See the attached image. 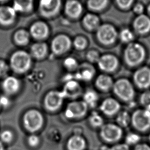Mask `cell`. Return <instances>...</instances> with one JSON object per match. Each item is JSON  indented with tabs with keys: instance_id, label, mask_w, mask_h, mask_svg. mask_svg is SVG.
Segmentation results:
<instances>
[{
	"instance_id": "cell-24",
	"label": "cell",
	"mask_w": 150,
	"mask_h": 150,
	"mask_svg": "<svg viewBox=\"0 0 150 150\" xmlns=\"http://www.w3.org/2000/svg\"><path fill=\"white\" fill-rule=\"evenodd\" d=\"M87 122L91 128L98 130H99L105 124L102 115L96 111H92L90 113L87 119Z\"/></svg>"
},
{
	"instance_id": "cell-44",
	"label": "cell",
	"mask_w": 150,
	"mask_h": 150,
	"mask_svg": "<svg viewBox=\"0 0 150 150\" xmlns=\"http://www.w3.org/2000/svg\"><path fill=\"white\" fill-rule=\"evenodd\" d=\"M133 150H150V144L145 142H140L134 147Z\"/></svg>"
},
{
	"instance_id": "cell-7",
	"label": "cell",
	"mask_w": 150,
	"mask_h": 150,
	"mask_svg": "<svg viewBox=\"0 0 150 150\" xmlns=\"http://www.w3.org/2000/svg\"><path fill=\"white\" fill-rule=\"evenodd\" d=\"M10 66L16 73H23L26 72L31 66V55L24 51H17L10 57Z\"/></svg>"
},
{
	"instance_id": "cell-22",
	"label": "cell",
	"mask_w": 150,
	"mask_h": 150,
	"mask_svg": "<svg viewBox=\"0 0 150 150\" xmlns=\"http://www.w3.org/2000/svg\"><path fill=\"white\" fill-rule=\"evenodd\" d=\"M49 27L43 22H37L33 24L30 28V33L34 38L41 40L49 35Z\"/></svg>"
},
{
	"instance_id": "cell-31",
	"label": "cell",
	"mask_w": 150,
	"mask_h": 150,
	"mask_svg": "<svg viewBox=\"0 0 150 150\" xmlns=\"http://www.w3.org/2000/svg\"><path fill=\"white\" fill-rule=\"evenodd\" d=\"M118 38L120 41L124 44H129L134 42L135 38V33L133 30L128 28H123L118 33Z\"/></svg>"
},
{
	"instance_id": "cell-46",
	"label": "cell",
	"mask_w": 150,
	"mask_h": 150,
	"mask_svg": "<svg viewBox=\"0 0 150 150\" xmlns=\"http://www.w3.org/2000/svg\"><path fill=\"white\" fill-rule=\"evenodd\" d=\"M110 146L106 144H104L102 145L101 146L100 148V150H110Z\"/></svg>"
},
{
	"instance_id": "cell-41",
	"label": "cell",
	"mask_w": 150,
	"mask_h": 150,
	"mask_svg": "<svg viewBox=\"0 0 150 150\" xmlns=\"http://www.w3.org/2000/svg\"><path fill=\"white\" fill-rule=\"evenodd\" d=\"M132 9H133V12L137 16L144 14L145 7H144V5L141 3H137L134 4Z\"/></svg>"
},
{
	"instance_id": "cell-13",
	"label": "cell",
	"mask_w": 150,
	"mask_h": 150,
	"mask_svg": "<svg viewBox=\"0 0 150 150\" xmlns=\"http://www.w3.org/2000/svg\"><path fill=\"white\" fill-rule=\"evenodd\" d=\"M71 41L66 35H61L55 37L51 42V50L56 54H62L69 50Z\"/></svg>"
},
{
	"instance_id": "cell-39",
	"label": "cell",
	"mask_w": 150,
	"mask_h": 150,
	"mask_svg": "<svg viewBox=\"0 0 150 150\" xmlns=\"http://www.w3.org/2000/svg\"><path fill=\"white\" fill-rule=\"evenodd\" d=\"M64 65L67 69L74 70L78 67V63L77 60L72 57H69L64 61Z\"/></svg>"
},
{
	"instance_id": "cell-2",
	"label": "cell",
	"mask_w": 150,
	"mask_h": 150,
	"mask_svg": "<svg viewBox=\"0 0 150 150\" xmlns=\"http://www.w3.org/2000/svg\"><path fill=\"white\" fill-rule=\"evenodd\" d=\"M99 131L101 140L108 145L119 143L124 137V129L114 122L105 123Z\"/></svg>"
},
{
	"instance_id": "cell-49",
	"label": "cell",
	"mask_w": 150,
	"mask_h": 150,
	"mask_svg": "<svg viewBox=\"0 0 150 150\" xmlns=\"http://www.w3.org/2000/svg\"><path fill=\"white\" fill-rule=\"evenodd\" d=\"M148 139L149 141V142H150V131H149V133Z\"/></svg>"
},
{
	"instance_id": "cell-34",
	"label": "cell",
	"mask_w": 150,
	"mask_h": 150,
	"mask_svg": "<svg viewBox=\"0 0 150 150\" xmlns=\"http://www.w3.org/2000/svg\"><path fill=\"white\" fill-rule=\"evenodd\" d=\"M73 45L77 50H83L87 47L88 41L83 36H77L74 40Z\"/></svg>"
},
{
	"instance_id": "cell-32",
	"label": "cell",
	"mask_w": 150,
	"mask_h": 150,
	"mask_svg": "<svg viewBox=\"0 0 150 150\" xmlns=\"http://www.w3.org/2000/svg\"><path fill=\"white\" fill-rule=\"evenodd\" d=\"M141 140V136L136 131L128 132L124 137V143L130 147L136 146L140 144Z\"/></svg>"
},
{
	"instance_id": "cell-9",
	"label": "cell",
	"mask_w": 150,
	"mask_h": 150,
	"mask_svg": "<svg viewBox=\"0 0 150 150\" xmlns=\"http://www.w3.org/2000/svg\"><path fill=\"white\" fill-rule=\"evenodd\" d=\"M97 64L101 71L108 74L115 72L118 68L119 61L115 55L106 53L100 56Z\"/></svg>"
},
{
	"instance_id": "cell-10",
	"label": "cell",
	"mask_w": 150,
	"mask_h": 150,
	"mask_svg": "<svg viewBox=\"0 0 150 150\" xmlns=\"http://www.w3.org/2000/svg\"><path fill=\"white\" fill-rule=\"evenodd\" d=\"M133 79L137 87L146 90L150 87V67L142 66L139 68L133 74Z\"/></svg>"
},
{
	"instance_id": "cell-19",
	"label": "cell",
	"mask_w": 150,
	"mask_h": 150,
	"mask_svg": "<svg viewBox=\"0 0 150 150\" xmlns=\"http://www.w3.org/2000/svg\"><path fill=\"white\" fill-rule=\"evenodd\" d=\"M82 24L87 30L96 31L101 25L99 17L93 12H89L85 14L82 18Z\"/></svg>"
},
{
	"instance_id": "cell-4",
	"label": "cell",
	"mask_w": 150,
	"mask_h": 150,
	"mask_svg": "<svg viewBox=\"0 0 150 150\" xmlns=\"http://www.w3.org/2000/svg\"><path fill=\"white\" fill-rule=\"evenodd\" d=\"M136 132L144 133L150 131V112L138 109L131 114V124Z\"/></svg>"
},
{
	"instance_id": "cell-38",
	"label": "cell",
	"mask_w": 150,
	"mask_h": 150,
	"mask_svg": "<svg viewBox=\"0 0 150 150\" xmlns=\"http://www.w3.org/2000/svg\"><path fill=\"white\" fill-rule=\"evenodd\" d=\"M134 1H124V0H117L116 1V4L118 8L122 10H128L130 8H132L134 5Z\"/></svg>"
},
{
	"instance_id": "cell-29",
	"label": "cell",
	"mask_w": 150,
	"mask_h": 150,
	"mask_svg": "<svg viewBox=\"0 0 150 150\" xmlns=\"http://www.w3.org/2000/svg\"><path fill=\"white\" fill-rule=\"evenodd\" d=\"M12 7L16 12H28L33 9V2L30 0L16 1Z\"/></svg>"
},
{
	"instance_id": "cell-14",
	"label": "cell",
	"mask_w": 150,
	"mask_h": 150,
	"mask_svg": "<svg viewBox=\"0 0 150 150\" xmlns=\"http://www.w3.org/2000/svg\"><path fill=\"white\" fill-rule=\"evenodd\" d=\"M61 2L59 0L41 1L39 4L41 14L46 18L55 16L59 12Z\"/></svg>"
},
{
	"instance_id": "cell-17",
	"label": "cell",
	"mask_w": 150,
	"mask_h": 150,
	"mask_svg": "<svg viewBox=\"0 0 150 150\" xmlns=\"http://www.w3.org/2000/svg\"><path fill=\"white\" fill-rule=\"evenodd\" d=\"M62 93L64 98H75L81 95L82 88L78 81L71 80L66 83Z\"/></svg>"
},
{
	"instance_id": "cell-28",
	"label": "cell",
	"mask_w": 150,
	"mask_h": 150,
	"mask_svg": "<svg viewBox=\"0 0 150 150\" xmlns=\"http://www.w3.org/2000/svg\"><path fill=\"white\" fill-rule=\"evenodd\" d=\"M110 1L108 0H89L87 2V8L91 12H101L107 8Z\"/></svg>"
},
{
	"instance_id": "cell-37",
	"label": "cell",
	"mask_w": 150,
	"mask_h": 150,
	"mask_svg": "<svg viewBox=\"0 0 150 150\" xmlns=\"http://www.w3.org/2000/svg\"><path fill=\"white\" fill-rule=\"evenodd\" d=\"M14 134L11 131L5 130L3 131L0 134V141L3 144H9L14 139Z\"/></svg>"
},
{
	"instance_id": "cell-20",
	"label": "cell",
	"mask_w": 150,
	"mask_h": 150,
	"mask_svg": "<svg viewBox=\"0 0 150 150\" xmlns=\"http://www.w3.org/2000/svg\"><path fill=\"white\" fill-rule=\"evenodd\" d=\"M16 11L12 7H0V24L3 25H9L14 22L16 17Z\"/></svg>"
},
{
	"instance_id": "cell-5",
	"label": "cell",
	"mask_w": 150,
	"mask_h": 150,
	"mask_svg": "<svg viewBox=\"0 0 150 150\" xmlns=\"http://www.w3.org/2000/svg\"><path fill=\"white\" fill-rule=\"evenodd\" d=\"M118 33L115 27L111 24H101L96 31V36L99 43L108 46L115 43L118 38Z\"/></svg>"
},
{
	"instance_id": "cell-40",
	"label": "cell",
	"mask_w": 150,
	"mask_h": 150,
	"mask_svg": "<svg viewBox=\"0 0 150 150\" xmlns=\"http://www.w3.org/2000/svg\"><path fill=\"white\" fill-rule=\"evenodd\" d=\"M27 142L29 146L32 148H35L38 146L40 142V139L38 136L35 134H31L28 137L27 139Z\"/></svg>"
},
{
	"instance_id": "cell-42",
	"label": "cell",
	"mask_w": 150,
	"mask_h": 150,
	"mask_svg": "<svg viewBox=\"0 0 150 150\" xmlns=\"http://www.w3.org/2000/svg\"><path fill=\"white\" fill-rule=\"evenodd\" d=\"M110 150H131V148L124 142H119L110 146Z\"/></svg>"
},
{
	"instance_id": "cell-33",
	"label": "cell",
	"mask_w": 150,
	"mask_h": 150,
	"mask_svg": "<svg viewBox=\"0 0 150 150\" xmlns=\"http://www.w3.org/2000/svg\"><path fill=\"white\" fill-rule=\"evenodd\" d=\"M14 41L19 45H26L29 41V34L24 30H20L15 33L14 35Z\"/></svg>"
},
{
	"instance_id": "cell-15",
	"label": "cell",
	"mask_w": 150,
	"mask_h": 150,
	"mask_svg": "<svg viewBox=\"0 0 150 150\" xmlns=\"http://www.w3.org/2000/svg\"><path fill=\"white\" fill-rule=\"evenodd\" d=\"M133 29L134 33L143 35L150 32V17L147 14L137 16L133 22Z\"/></svg>"
},
{
	"instance_id": "cell-16",
	"label": "cell",
	"mask_w": 150,
	"mask_h": 150,
	"mask_svg": "<svg viewBox=\"0 0 150 150\" xmlns=\"http://www.w3.org/2000/svg\"><path fill=\"white\" fill-rule=\"evenodd\" d=\"M87 147V140L82 135L73 134L66 143L67 150H86Z\"/></svg>"
},
{
	"instance_id": "cell-27",
	"label": "cell",
	"mask_w": 150,
	"mask_h": 150,
	"mask_svg": "<svg viewBox=\"0 0 150 150\" xmlns=\"http://www.w3.org/2000/svg\"><path fill=\"white\" fill-rule=\"evenodd\" d=\"M116 124L122 129L128 128L131 124V114L126 110H122L116 116Z\"/></svg>"
},
{
	"instance_id": "cell-25",
	"label": "cell",
	"mask_w": 150,
	"mask_h": 150,
	"mask_svg": "<svg viewBox=\"0 0 150 150\" xmlns=\"http://www.w3.org/2000/svg\"><path fill=\"white\" fill-rule=\"evenodd\" d=\"M95 70L91 64H85L83 65L81 70L77 73L78 79L85 81H91L94 77Z\"/></svg>"
},
{
	"instance_id": "cell-1",
	"label": "cell",
	"mask_w": 150,
	"mask_h": 150,
	"mask_svg": "<svg viewBox=\"0 0 150 150\" xmlns=\"http://www.w3.org/2000/svg\"><path fill=\"white\" fill-rule=\"evenodd\" d=\"M123 57L124 62L129 67H137L141 65L146 58V49L140 43L134 42L126 46Z\"/></svg>"
},
{
	"instance_id": "cell-43",
	"label": "cell",
	"mask_w": 150,
	"mask_h": 150,
	"mask_svg": "<svg viewBox=\"0 0 150 150\" xmlns=\"http://www.w3.org/2000/svg\"><path fill=\"white\" fill-rule=\"evenodd\" d=\"M8 65L4 61L0 60V77L6 75L8 71Z\"/></svg>"
},
{
	"instance_id": "cell-26",
	"label": "cell",
	"mask_w": 150,
	"mask_h": 150,
	"mask_svg": "<svg viewBox=\"0 0 150 150\" xmlns=\"http://www.w3.org/2000/svg\"><path fill=\"white\" fill-rule=\"evenodd\" d=\"M99 96L97 92L93 89H89L83 94V101L89 108H93L97 105Z\"/></svg>"
},
{
	"instance_id": "cell-18",
	"label": "cell",
	"mask_w": 150,
	"mask_h": 150,
	"mask_svg": "<svg viewBox=\"0 0 150 150\" xmlns=\"http://www.w3.org/2000/svg\"><path fill=\"white\" fill-rule=\"evenodd\" d=\"M114 81L112 77L106 73H103L98 75L95 81V85L98 89L107 92L113 89Z\"/></svg>"
},
{
	"instance_id": "cell-12",
	"label": "cell",
	"mask_w": 150,
	"mask_h": 150,
	"mask_svg": "<svg viewBox=\"0 0 150 150\" xmlns=\"http://www.w3.org/2000/svg\"><path fill=\"white\" fill-rule=\"evenodd\" d=\"M62 92L52 91L47 94L44 98L45 107L49 111H56L61 107L64 100Z\"/></svg>"
},
{
	"instance_id": "cell-30",
	"label": "cell",
	"mask_w": 150,
	"mask_h": 150,
	"mask_svg": "<svg viewBox=\"0 0 150 150\" xmlns=\"http://www.w3.org/2000/svg\"><path fill=\"white\" fill-rule=\"evenodd\" d=\"M47 46L45 43H35L31 47V53L34 57L37 59H41L46 54Z\"/></svg>"
},
{
	"instance_id": "cell-21",
	"label": "cell",
	"mask_w": 150,
	"mask_h": 150,
	"mask_svg": "<svg viewBox=\"0 0 150 150\" xmlns=\"http://www.w3.org/2000/svg\"><path fill=\"white\" fill-rule=\"evenodd\" d=\"M65 11L68 16L72 18H77L83 12V6L77 1H68L65 5Z\"/></svg>"
},
{
	"instance_id": "cell-50",
	"label": "cell",
	"mask_w": 150,
	"mask_h": 150,
	"mask_svg": "<svg viewBox=\"0 0 150 150\" xmlns=\"http://www.w3.org/2000/svg\"><path fill=\"white\" fill-rule=\"evenodd\" d=\"M0 107H1V105H0Z\"/></svg>"
},
{
	"instance_id": "cell-47",
	"label": "cell",
	"mask_w": 150,
	"mask_h": 150,
	"mask_svg": "<svg viewBox=\"0 0 150 150\" xmlns=\"http://www.w3.org/2000/svg\"><path fill=\"white\" fill-rule=\"evenodd\" d=\"M0 150H5L4 145L1 141H0Z\"/></svg>"
},
{
	"instance_id": "cell-6",
	"label": "cell",
	"mask_w": 150,
	"mask_h": 150,
	"mask_svg": "<svg viewBox=\"0 0 150 150\" xmlns=\"http://www.w3.org/2000/svg\"><path fill=\"white\" fill-rule=\"evenodd\" d=\"M44 118L40 112L37 110H30L27 111L23 117V125L29 132L34 133L42 128Z\"/></svg>"
},
{
	"instance_id": "cell-48",
	"label": "cell",
	"mask_w": 150,
	"mask_h": 150,
	"mask_svg": "<svg viewBox=\"0 0 150 150\" xmlns=\"http://www.w3.org/2000/svg\"><path fill=\"white\" fill-rule=\"evenodd\" d=\"M147 11H148V16L150 17V4L148 6Z\"/></svg>"
},
{
	"instance_id": "cell-8",
	"label": "cell",
	"mask_w": 150,
	"mask_h": 150,
	"mask_svg": "<svg viewBox=\"0 0 150 150\" xmlns=\"http://www.w3.org/2000/svg\"><path fill=\"white\" fill-rule=\"evenodd\" d=\"M89 108L83 100H76L69 103L65 109V117L69 120H81L87 115Z\"/></svg>"
},
{
	"instance_id": "cell-3",
	"label": "cell",
	"mask_w": 150,
	"mask_h": 150,
	"mask_svg": "<svg viewBox=\"0 0 150 150\" xmlns=\"http://www.w3.org/2000/svg\"><path fill=\"white\" fill-rule=\"evenodd\" d=\"M113 91L122 101L130 103L134 101L135 90L132 83L126 78H120L114 81Z\"/></svg>"
},
{
	"instance_id": "cell-11",
	"label": "cell",
	"mask_w": 150,
	"mask_h": 150,
	"mask_svg": "<svg viewBox=\"0 0 150 150\" xmlns=\"http://www.w3.org/2000/svg\"><path fill=\"white\" fill-rule=\"evenodd\" d=\"M121 104L117 100L113 98H106L102 101L99 109L102 113L108 117H113L121 111Z\"/></svg>"
},
{
	"instance_id": "cell-36",
	"label": "cell",
	"mask_w": 150,
	"mask_h": 150,
	"mask_svg": "<svg viewBox=\"0 0 150 150\" xmlns=\"http://www.w3.org/2000/svg\"><path fill=\"white\" fill-rule=\"evenodd\" d=\"M99 53L95 49L89 51L86 54V58L89 64H97L100 57Z\"/></svg>"
},
{
	"instance_id": "cell-35",
	"label": "cell",
	"mask_w": 150,
	"mask_h": 150,
	"mask_svg": "<svg viewBox=\"0 0 150 150\" xmlns=\"http://www.w3.org/2000/svg\"><path fill=\"white\" fill-rule=\"evenodd\" d=\"M139 102L144 109L150 112V90H146L140 95Z\"/></svg>"
},
{
	"instance_id": "cell-45",
	"label": "cell",
	"mask_w": 150,
	"mask_h": 150,
	"mask_svg": "<svg viewBox=\"0 0 150 150\" xmlns=\"http://www.w3.org/2000/svg\"><path fill=\"white\" fill-rule=\"evenodd\" d=\"M9 103V101L8 98L5 97V96H2L0 98V105H3L4 107H6L8 105V104Z\"/></svg>"
},
{
	"instance_id": "cell-23",
	"label": "cell",
	"mask_w": 150,
	"mask_h": 150,
	"mask_svg": "<svg viewBox=\"0 0 150 150\" xmlns=\"http://www.w3.org/2000/svg\"><path fill=\"white\" fill-rule=\"evenodd\" d=\"M20 86L19 81L14 76L6 77L2 83V88L4 91L9 94L16 93L19 89Z\"/></svg>"
}]
</instances>
